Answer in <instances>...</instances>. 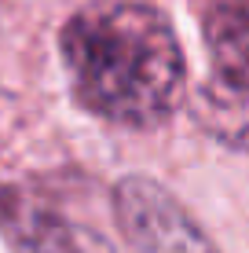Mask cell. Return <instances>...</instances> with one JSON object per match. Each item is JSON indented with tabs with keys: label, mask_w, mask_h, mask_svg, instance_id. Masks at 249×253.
I'll return each mask as SVG.
<instances>
[{
	"label": "cell",
	"mask_w": 249,
	"mask_h": 253,
	"mask_svg": "<svg viewBox=\"0 0 249 253\" xmlns=\"http://www.w3.org/2000/svg\"><path fill=\"white\" fill-rule=\"evenodd\" d=\"M59 48L81 107L103 121L150 128L183 99V51L169 19L150 4L84 7L63 26Z\"/></svg>",
	"instance_id": "1"
},
{
	"label": "cell",
	"mask_w": 249,
	"mask_h": 253,
	"mask_svg": "<svg viewBox=\"0 0 249 253\" xmlns=\"http://www.w3.org/2000/svg\"><path fill=\"white\" fill-rule=\"evenodd\" d=\"M114 206L132 253H216L187 209L147 176H125Z\"/></svg>",
	"instance_id": "2"
},
{
	"label": "cell",
	"mask_w": 249,
	"mask_h": 253,
	"mask_svg": "<svg viewBox=\"0 0 249 253\" xmlns=\"http://www.w3.org/2000/svg\"><path fill=\"white\" fill-rule=\"evenodd\" d=\"M205 44L220 74L249 81V0H209Z\"/></svg>",
	"instance_id": "5"
},
{
	"label": "cell",
	"mask_w": 249,
	"mask_h": 253,
	"mask_svg": "<svg viewBox=\"0 0 249 253\" xmlns=\"http://www.w3.org/2000/svg\"><path fill=\"white\" fill-rule=\"evenodd\" d=\"M0 231L15 253H84L63 213L15 187H0Z\"/></svg>",
	"instance_id": "3"
},
{
	"label": "cell",
	"mask_w": 249,
	"mask_h": 253,
	"mask_svg": "<svg viewBox=\"0 0 249 253\" xmlns=\"http://www.w3.org/2000/svg\"><path fill=\"white\" fill-rule=\"evenodd\" d=\"M191 118L216 143H227L235 151H249V81H238V77L216 70L194 92Z\"/></svg>",
	"instance_id": "4"
}]
</instances>
